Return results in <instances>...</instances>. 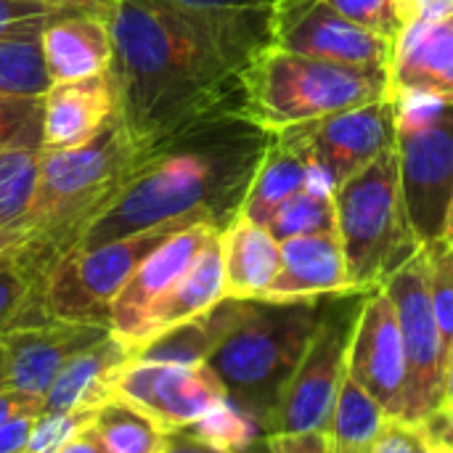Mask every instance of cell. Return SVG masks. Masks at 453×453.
Listing matches in <instances>:
<instances>
[{"label": "cell", "mask_w": 453, "mask_h": 453, "mask_svg": "<svg viewBox=\"0 0 453 453\" xmlns=\"http://www.w3.org/2000/svg\"><path fill=\"white\" fill-rule=\"evenodd\" d=\"M430 453H453V449H446V446H433V443H430Z\"/></svg>", "instance_id": "cell-50"}, {"label": "cell", "mask_w": 453, "mask_h": 453, "mask_svg": "<svg viewBox=\"0 0 453 453\" xmlns=\"http://www.w3.org/2000/svg\"><path fill=\"white\" fill-rule=\"evenodd\" d=\"M37 3L66 8V11H80V13H96L101 19H109L117 5V0H37Z\"/></svg>", "instance_id": "cell-44"}, {"label": "cell", "mask_w": 453, "mask_h": 453, "mask_svg": "<svg viewBox=\"0 0 453 453\" xmlns=\"http://www.w3.org/2000/svg\"><path fill=\"white\" fill-rule=\"evenodd\" d=\"M427 255V281H430V297L443 340L446 366L453 353V244L451 239H438L433 244H425Z\"/></svg>", "instance_id": "cell-34"}, {"label": "cell", "mask_w": 453, "mask_h": 453, "mask_svg": "<svg viewBox=\"0 0 453 453\" xmlns=\"http://www.w3.org/2000/svg\"><path fill=\"white\" fill-rule=\"evenodd\" d=\"M109 334V324L77 321H48L0 334L8 358V390L45 398L58 372Z\"/></svg>", "instance_id": "cell-15"}, {"label": "cell", "mask_w": 453, "mask_h": 453, "mask_svg": "<svg viewBox=\"0 0 453 453\" xmlns=\"http://www.w3.org/2000/svg\"><path fill=\"white\" fill-rule=\"evenodd\" d=\"M223 234V231H220ZM220 234H215L204 250L196 255V260L188 265V271L149 308L133 348L135 356L143 345H149L154 337L207 313L220 300H226V273H223V247Z\"/></svg>", "instance_id": "cell-20"}, {"label": "cell", "mask_w": 453, "mask_h": 453, "mask_svg": "<svg viewBox=\"0 0 453 453\" xmlns=\"http://www.w3.org/2000/svg\"><path fill=\"white\" fill-rule=\"evenodd\" d=\"M271 45L350 66L390 69L393 42L345 19L326 0H273Z\"/></svg>", "instance_id": "cell-12"}, {"label": "cell", "mask_w": 453, "mask_h": 453, "mask_svg": "<svg viewBox=\"0 0 453 453\" xmlns=\"http://www.w3.org/2000/svg\"><path fill=\"white\" fill-rule=\"evenodd\" d=\"M395 11L403 24L453 13V0H395Z\"/></svg>", "instance_id": "cell-42"}, {"label": "cell", "mask_w": 453, "mask_h": 453, "mask_svg": "<svg viewBox=\"0 0 453 453\" xmlns=\"http://www.w3.org/2000/svg\"><path fill=\"white\" fill-rule=\"evenodd\" d=\"M154 8L170 13L218 53H223L236 69H247L250 61L271 45V11L273 0H146Z\"/></svg>", "instance_id": "cell-16"}, {"label": "cell", "mask_w": 453, "mask_h": 453, "mask_svg": "<svg viewBox=\"0 0 453 453\" xmlns=\"http://www.w3.org/2000/svg\"><path fill=\"white\" fill-rule=\"evenodd\" d=\"M242 453H329L326 433H268L257 435Z\"/></svg>", "instance_id": "cell-39"}, {"label": "cell", "mask_w": 453, "mask_h": 453, "mask_svg": "<svg viewBox=\"0 0 453 453\" xmlns=\"http://www.w3.org/2000/svg\"><path fill=\"white\" fill-rule=\"evenodd\" d=\"M273 130L244 111L207 119L138 157L101 215L72 250H93L167 223L226 231L242 212Z\"/></svg>", "instance_id": "cell-1"}, {"label": "cell", "mask_w": 453, "mask_h": 453, "mask_svg": "<svg viewBox=\"0 0 453 453\" xmlns=\"http://www.w3.org/2000/svg\"><path fill=\"white\" fill-rule=\"evenodd\" d=\"M334 210L350 289L356 292L385 287L422 250L406 212L395 146L334 188Z\"/></svg>", "instance_id": "cell-6"}, {"label": "cell", "mask_w": 453, "mask_h": 453, "mask_svg": "<svg viewBox=\"0 0 453 453\" xmlns=\"http://www.w3.org/2000/svg\"><path fill=\"white\" fill-rule=\"evenodd\" d=\"M0 390H8V358H5L3 340H0Z\"/></svg>", "instance_id": "cell-49"}, {"label": "cell", "mask_w": 453, "mask_h": 453, "mask_svg": "<svg viewBox=\"0 0 453 453\" xmlns=\"http://www.w3.org/2000/svg\"><path fill=\"white\" fill-rule=\"evenodd\" d=\"M56 453H104L96 433H93V425L88 430H82L80 435H74L66 446H61Z\"/></svg>", "instance_id": "cell-46"}, {"label": "cell", "mask_w": 453, "mask_h": 453, "mask_svg": "<svg viewBox=\"0 0 453 453\" xmlns=\"http://www.w3.org/2000/svg\"><path fill=\"white\" fill-rule=\"evenodd\" d=\"M401 191L417 239H446L453 204V104L395 98Z\"/></svg>", "instance_id": "cell-7"}, {"label": "cell", "mask_w": 453, "mask_h": 453, "mask_svg": "<svg viewBox=\"0 0 453 453\" xmlns=\"http://www.w3.org/2000/svg\"><path fill=\"white\" fill-rule=\"evenodd\" d=\"M446 239H453V204H451V218H449V234H446Z\"/></svg>", "instance_id": "cell-51"}, {"label": "cell", "mask_w": 453, "mask_h": 453, "mask_svg": "<svg viewBox=\"0 0 453 453\" xmlns=\"http://www.w3.org/2000/svg\"><path fill=\"white\" fill-rule=\"evenodd\" d=\"M390 417L350 377H345L329 425V453H369Z\"/></svg>", "instance_id": "cell-29"}, {"label": "cell", "mask_w": 453, "mask_h": 453, "mask_svg": "<svg viewBox=\"0 0 453 453\" xmlns=\"http://www.w3.org/2000/svg\"><path fill=\"white\" fill-rule=\"evenodd\" d=\"M69 13L80 11H66L56 5H45L37 0H0V40L5 37H29V35H42V29Z\"/></svg>", "instance_id": "cell-36"}, {"label": "cell", "mask_w": 453, "mask_h": 453, "mask_svg": "<svg viewBox=\"0 0 453 453\" xmlns=\"http://www.w3.org/2000/svg\"><path fill=\"white\" fill-rule=\"evenodd\" d=\"M135 151L119 114L85 146L42 149L37 191L24 223L27 236L61 257L117 196Z\"/></svg>", "instance_id": "cell-5"}, {"label": "cell", "mask_w": 453, "mask_h": 453, "mask_svg": "<svg viewBox=\"0 0 453 453\" xmlns=\"http://www.w3.org/2000/svg\"><path fill=\"white\" fill-rule=\"evenodd\" d=\"M244 114L268 130L313 122L390 96V69L321 61L268 45L242 72Z\"/></svg>", "instance_id": "cell-4"}, {"label": "cell", "mask_w": 453, "mask_h": 453, "mask_svg": "<svg viewBox=\"0 0 453 453\" xmlns=\"http://www.w3.org/2000/svg\"><path fill=\"white\" fill-rule=\"evenodd\" d=\"M37 417H40V411H32V414H21V417H16L13 422H8V425L0 430V453L27 451Z\"/></svg>", "instance_id": "cell-41"}, {"label": "cell", "mask_w": 453, "mask_h": 453, "mask_svg": "<svg viewBox=\"0 0 453 453\" xmlns=\"http://www.w3.org/2000/svg\"><path fill=\"white\" fill-rule=\"evenodd\" d=\"M27 234H21V231H0V255L8 250V247H13L16 242H21Z\"/></svg>", "instance_id": "cell-48"}, {"label": "cell", "mask_w": 453, "mask_h": 453, "mask_svg": "<svg viewBox=\"0 0 453 453\" xmlns=\"http://www.w3.org/2000/svg\"><path fill=\"white\" fill-rule=\"evenodd\" d=\"M350 377L380 403L390 419H401L406 409V350L388 292L372 289L356 321L350 358Z\"/></svg>", "instance_id": "cell-14"}, {"label": "cell", "mask_w": 453, "mask_h": 453, "mask_svg": "<svg viewBox=\"0 0 453 453\" xmlns=\"http://www.w3.org/2000/svg\"><path fill=\"white\" fill-rule=\"evenodd\" d=\"M98 409H77L66 414H40L24 453H56L66 446L74 435L88 430L96 419Z\"/></svg>", "instance_id": "cell-35"}, {"label": "cell", "mask_w": 453, "mask_h": 453, "mask_svg": "<svg viewBox=\"0 0 453 453\" xmlns=\"http://www.w3.org/2000/svg\"><path fill=\"white\" fill-rule=\"evenodd\" d=\"M215 234H220V228H215L210 223H196V226H188V228L173 234L167 242H162L135 268V273L127 279V284L111 303L109 329L133 348V340H135L149 308L188 271V265L196 260V255L204 250V244Z\"/></svg>", "instance_id": "cell-17"}, {"label": "cell", "mask_w": 453, "mask_h": 453, "mask_svg": "<svg viewBox=\"0 0 453 453\" xmlns=\"http://www.w3.org/2000/svg\"><path fill=\"white\" fill-rule=\"evenodd\" d=\"M40 114H42V101L0 98V149L40 130Z\"/></svg>", "instance_id": "cell-38"}, {"label": "cell", "mask_w": 453, "mask_h": 453, "mask_svg": "<svg viewBox=\"0 0 453 453\" xmlns=\"http://www.w3.org/2000/svg\"><path fill=\"white\" fill-rule=\"evenodd\" d=\"M329 295L297 300H242L234 324L207 358L234 401L265 435L300 366Z\"/></svg>", "instance_id": "cell-3"}, {"label": "cell", "mask_w": 453, "mask_h": 453, "mask_svg": "<svg viewBox=\"0 0 453 453\" xmlns=\"http://www.w3.org/2000/svg\"><path fill=\"white\" fill-rule=\"evenodd\" d=\"M451 244H453V239H451Z\"/></svg>", "instance_id": "cell-53"}, {"label": "cell", "mask_w": 453, "mask_h": 453, "mask_svg": "<svg viewBox=\"0 0 453 453\" xmlns=\"http://www.w3.org/2000/svg\"><path fill=\"white\" fill-rule=\"evenodd\" d=\"M93 433L104 453H165L170 443V433L122 398H111L98 409Z\"/></svg>", "instance_id": "cell-30"}, {"label": "cell", "mask_w": 453, "mask_h": 453, "mask_svg": "<svg viewBox=\"0 0 453 453\" xmlns=\"http://www.w3.org/2000/svg\"><path fill=\"white\" fill-rule=\"evenodd\" d=\"M114 398L138 406L165 433H178L199 422L228 395L207 364H162L135 358L117 377Z\"/></svg>", "instance_id": "cell-13"}, {"label": "cell", "mask_w": 453, "mask_h": 453, "mask_svg": "<svg viewBox=\"0 0 453 453\" xmlns=\"http://www.w3.org/2000/svg\"><path fill=\"white\" fill-rule=\"evenodd\" d=\"M56 260V252L32 236H24L0 255V334L48 324L42 313V287Z\"/></svg>", "instance_id": "cell-24"}, {"label": "cell", "mask_w": 453, "mask_h": 453, "mask_svg": "<svg viewBox=\"0 0 453 453\" xmlns=\"http://www.w3.org/2000/svg\"><path fill=\"white\" fill-rule=\"evenodd\" d=\"M366 295L369 292L329 295L321 321L281 395L268 433H329L337 395L348 377L350 342Z\"/></svg>", "instance_id": "cell-9"}, {"label": "cell", "mask_w": 453, "mask_h": 453, "mask_svg": "<svg viewBox=\"0 0 453 453\" xmlns=\"http://www.w3.org/2000/svg\"><path fill=\"white\" fill-rule=\"evenodd\" d=\"M53 88L40 35L0 40V98L42 101Z\"/></svg>", "instance_id": "cell-31"}, {"label": "cell", "mask_w": 453, "mask_h": 453, "mask_svg": "<svg viewBox=\"0 0 453 453\" xmlns=\"http://www.w3.org/2000/svg\"><path fill=\"white\" fill-rule=\"evenodd\" d=\"M119 114L111 69L72 82H53L42 96V149H77L98 138Z\"/></svg>", "instance_id": "cell-19"}, {"label": "cell", "mask_w": 453, "mask_h": 453, "mask_svg": "<svg viewBox=\"0 0 453 453\" xmlns=\"http://www.w3.org/2000/svg\"><path fill=\"white\" fill-rule=\"evenodd\" d=\"M369 453H430V441L419 425L388 419Z\"/></svg>", "instance_id": "cell-40"}, {"label": "cell", "mask_w": 453, "mask_h": 453, "mask_svg": "<svg viewBox=\"0 0 453 453\" xmlns=\"http://www.w3.org/2000/svg\"><path fill=\"white\" fill-rule=\"evenodd\" d=\"M165 453H223V451H218V449H212V446H204V443H199L196 438H191L188 433L178 430V433H170V443H167Z\"/></svg>", "instance_id": "cell-45"}, {"label": "cell", "mask_w": 453, "mask_h": 453, "mask_svg": "<svg viewBox=\"0 0 453 453\" xmlns=\"http://www.w3.org/2000/svg\"><path fill=\"white\" fill-rule=\"evenodd\" d=\"M395 305L403 350H406V409L403 422L422 425L443 403L446 353L430 297L425 247L401 265L382 287Z\"/></svg>", "instance_id": "cell-10"}, {"label": "cell", "mask_w": 453, "mask_h": 453, "mask_svg": "<svg viewBox=\"0 0 453 453\" xmlns=\"http://www.w3.org/2000/svg\"><path fill=\"white\" fill-rule=\"evenodd\" d=\"M191 438H196L204 446H212L223 453H242L260 433L255 419H250L234 401L223 398L218 406H212L199 422L186 427Z\"/></svg>", "instance_id": "cell-33"}, {"label": "cell", "mask_w": 453, "mask_h": 453, "mask_svg": "<svg viewBox=\"0 0 453 453\" xmlns=\"http://www.w3.org/2000/svg\"><path fill=\"white\" fill-rule=\"evenodd\" d=\"M390 98L453 104V13L403 24L390 56Z\"/></svg>", "instance_id": "cell-18"}, {"label": "cell", "mask_w": 453, "mask_h": 453, "mask_svg": "<svg viewBox=\"0 0 453 453\" xmlns=\"http://www.w3.org/2000/svg\"><path fill=\"white\" fill-rule=\"evenodd\" d=\"M32 411L42 414V398L24 395V393H16V390H0V430L8 422H13L16 417L32 414Z\"/></svg>", "instance_id": "cell-43"}, {"label": "cell", "mask_w": 453, "mask_h": 453, "mask_svg": "<svg viewBox=\"0 0 453 453\" xmlns=\"http://www.w3.org/2000/svg\"><path fill=\"white\" fill-rule=\"evenodd\" d=\"M42 159V127L0 149V231H24Z\"/></svg>", "instance_id": "cell-28"}, {"label": "cell", "mask_w": 453, "mask_h": 453, "mask_svg": "<svg viewBox=\"0 0 453 453\" xmlns=\"http://www.w3.org/2000/svg\"><path fill=\"white\" fill-rule=\"evenodd\" d=\"M196 223H167L93 250H69L48 271L42 313L48 321L109 324L111 303L135 268L173 234Z\"/></svg>", "instance_id": "cell-8"}, {"label": "cell", "mask_w": 453, "mask_h": 453, "mask_svg": "<svg viewBox=\"0 0 453 453\" xmlns=\"http://www.w3.org/2000/svg\"><path fill=\"white\" fill-rule=\"evenodd\" d=\"M40 40L53 82L85 80L111 69L114 42L109 19L96 13H69L50 21Z\"/></svg>", "instance_id": "cell-23"}, {"label": "cell", "mask_w": 453, "mask_h": 453, "mask_svg": "<svg viewBox=\"0 0 453 453\" xmlns=\"http://www.w3.org/2000/svg\"><path fill=\"white\" fill-rule=\"evenodd\" d=\"M443 409H453V353L446 366V382H443Z\"/></svg>", "instance_id": "cell-47"}, {"label": "cell", "mask_w": 453, "mask_h": 453, "mask_svg": "<svg viewBox=\"0 0 453 453\" xmlns=\"http://www.w3.org/2000/svg\"><path fill=\"white\" fill-rule=\"evenodd\" d=\"M334 5L345 19L356 21L358 27L395 42L403 29V21L395 11V0H326Z\"/></svg>", "instance_id": "cell-37"}, {"label": "cell", "mask_w": 453, "mask_h": 453, "mask_svg": "<svg viewBox=\"0 0 453 453\" xmlns=\"http://www.w3.org/2000/svg\"><path fill=\"white\" fill-rule=\"evenodd\" d=\"M242 300L226 297L207 313L154 337L149 345L141 348V361H162V364H207L223 334L236 319Z\"/></svg>", "instance_id": "cell-27"}, {"label": "cell", "mask_w": 453, "mask_h": 453, "mask_svg": "<svg viewBox=\"0 0 453 453\" xmlns=\"http://www.w3.org/2000/svg\"><path fill=\"white\" fill-rule=\"evenodd\" d=\"M356 292L337 231H321L281 242V268L263 300H297Z\"/></svg>", "instance_id": "cell-21"}, {"label": "cell", "mask_w": 453, "mask_h": 453, "mask_svg": "<svg viewBox=\"0 0 453 453\" xmlns=\"http://www.w3.org/2000/svg\"><path fill=\"white\" fill-rule=\"evenodd\" d=\"M265 228L279 242L321 231H337L334 188L326 178H316L311 186H305L289 202H284Z\"/></svg>", "instance_id": "cell-32"}, {"label": "cell", "mask_w": 453, "mask_h": 453, "mask_svg": "<svg viewBox=\"0 0 453 453\" xmlns=\"http://www.w3.org/2000/svg\"><path fill=\"white\" fill-rule=\"evenodd\" d=\"M316 178H324L311 157L292 143L287 135L273 130V138L265 149V157L252 178V186L242 204V218L268 226L284 202H289L297 191L311 186Z\"/></svg>", "instance_id": "cell-26"}, {"label": "cell", "mask_w": 453, "mask_h": 453, "mask_svg": "<svg viewBox=\"0 0 453 453\" xmlns=\"http://www.w3.org/2000/svg\"><path fill=\"white\" fill-rule=\"evenodd\" d=\"M226 297L263 300L281 268V242L260 223L236 218L223 234Z\"/></svg>", "instance_id": "cell-25"}, {"label": "cell", "mask_w": 453, "mask_h": 453, "mask_svg": "<svg viewBox=\"0 0 453 453\" xmlns=\"http://www.w3.org/2000/svg\"><path fill=\"white\" fill-rule=\"evenodd\" d=\"M441 409H443V406H441ZM451 411H453V409H451Z\"/></svg>", "instance_id": "cell-52"}, {"label": "cell", "mask_w": 453, "mask_h": 453, "mask_svg": "<svg viewBox=\"0 0 453 453\" xmlns=\"http://www.w3.org/2000/svg\"><path fill=\"white\" fill-rule=\"evenodd\" d=\"M135 361V350L114 332L93 348L74 356L53 380L42 398V414H66L77 409H101L114 398L122 369Z\"/></svg>", "instance_id": "cell-22"}, {"label": "cell", "mask_w": 453, "mask_h": 453, "mask_svg": "<svg viewBox=\"0 0 453 453\" xmlns=\"http://www.w3.org/2000/svg\"><path fill=\"white\" fill-rule=\"evenodd\" d=\"M398 106L395 98H382L358 109L337 111L313 122L276 130L297 143L332 188L369 167L377 157L395 146Z\"/></svg>", "instance_id": "cell-11"}, {"label": "cell", "mask_w": 453, "mask_h": 453, "mask_svg": "<svg viewBox=\"0 0 453 453\" xmlns=\"http://www.w3.org/2000/svg\"><path fill=\"white\" fill-rule=\"evenodd\" d=\"M119 119L135 157L223 114L244 111L242 69L146 0L109 16Z\"/></svg>", "instance_id": "cell-2"}]
</instances>
